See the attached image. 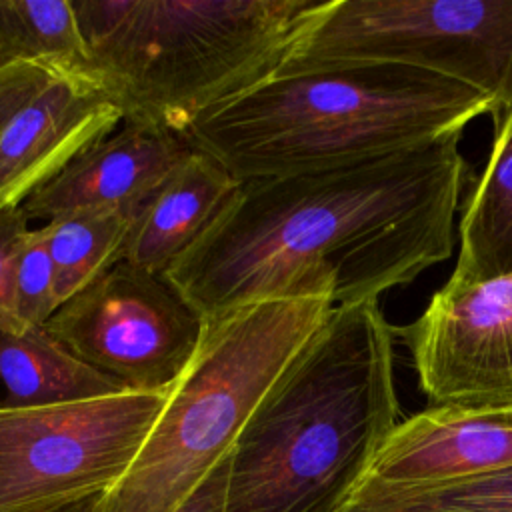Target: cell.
I'll use <instances>...</instances> for the list:
<instances>
[{
	"instance_id": "6da1fadb",
	"label": "cell",
	"mask_w": 512,
	"mask_h": 512,
	"mask_svg": "<svg viewBox=\"0 0 512 512\" xmlns=\"http://www.w3.org/2000/svg\"><path fill=\"white\" fill-rule=\"evenodd\" d=\"M468 164L460 136L282 178L240 182L164 274L204 322L306 292L378 302L450 258Z\"/></svg>"
},
{
	"instance_id": "7a4b0ae2",
	"label": "cell",
	"mask_w": 512,
	"mask_h": 512,
	"mask_svg": "<svg viewBox=\"0 0 512 512\" xmlns=\"http://www.w3.org/2000/svg\"><path fill=\"white\" fill-rule=\"evenodd\" d=\"M398 422L394 328L334 306L230 450L224 512H344Z\"/></svg>"
},
{
	"instance_id": "3957f363",
	"label": "cell",
	"mask_w": 512,
	"mask_h": 512,
	"mask_svg": "<svg viewBox=\"0 0 512 512\" xmlns=\"http://www.w3.org/2000/svg\"><path fill=\"white\" fill-rule=\"evenodd\" d=\"M492 102L398 64H348L272 76L208 110L190 144L238 182L334 170L462 136Z\"/></svg>"
},
{
	"instance_id": "277c9868",
	"label": "cell",
	"mask_w": 512,
	"mask_h": 512,
	"mask_svg": "<svg viewBox=\"0 0 512 512\" xmlns=\"http://www.w3.org/2000/svg\"><path fill=\"white\" fill-rule=\"evenodd\" d=\"M324 0H72L88 76L124 120L180 134L272 78Z\"/></svg>"
},
{
	"instance_id": "5b68a950",
	"label": "cell",
	"mask_w": 512,
	"mask_h": 512,
	"mask_svg": "<svg viewBox=\"0 0 512 512\" xmlns=\"http://www.w3.org/2000/svg\"><path fill=\"white\" fill-rule=\"evenodd\" d=\"M332 308L330 292H306L208 320L144 446L100 512H176L228 458L260 400Z\"/></svg>"
},
{
	"instance_id": "8992f818",
	"label": "cell",
	"mask_w": 512,
	"mask_h": 512,
	"mask_svg": "<svg viewBox=\"0 0 512 512\" xmlns=\"http://www.w3.org/2000/svg\"><path fill=\"white\" fill-rule=\"evenodd\" d=\"M398 64L512 108V0H324L274 76Z\"/></svg>"
},
{
	"instance_id": "52a82bcc",
	"label": "cell",
	"mask_w": 512,
	"mask_h": 512,
	"mask_svg": "<svg viewBox=\"0 0 512 512\" xmlns=\"http://www.w3.org/2000/svg\"><path fill=\"white\" fill-rule=\"evenodd\" d=\"M164 392L38 406H0V512H54L108 494L166 404Z\"/></svg>"
},
{
	"instance_id": "ba28073f",
	"label": "cell",
	"mask_w": 512,
	"mask_h": 512,
	"mask_svg": "<svg viewBox=\"0 0 512 512\" xmlns=\"http://www.w3.org/2000/svg\"><path fill=\"white\" fill-rule=\"evenodd\" d=\"M204 318L166 278L124 260L60 304L44 328L130 392L170 390L192 360Z\"/></svg>"
},
{
	"instance_id": "9c48e42d",
	"label": "cell",
	"mask_w": 512,
	"mask_h": 512,
	"mask_svg": "<svg viewBox=\"0 0 512 512\" xmlns=\"http://www.w3.org/2000/svg\"><path fill=\"white\" fill-rule=\"evenodd\" d=\"M434 406H512V274L450 276L394 330Z\"/></svg>"
},
{
	"instance_id": "30bf717a",
	"label": "cell",
	"mask_w": 512,
	"mask_h": 512,
	"mask_svg": "<svg viewBox=\"0 0 512 512\" xmlns=\"http://www.w3.org/2000/svg\"><path fill=\"white\" fill-rule=\"evenodd\" d=\"M194 152L186 134L122 120L74 158L20 208L28 220H52L72 210H118L136 218L158 188Z\"/></svg>"
},
{
	"instance_id": "8fae6325",
	"label": "cell",
	"mask_w": 512,
	"mask_h": 512,
	"mask_svg": "<svg viewBox=\"0 0 512 512\" xmlns=\"http://www.w3.org/2000/svg\"><path fill=\"white\" fill-rule=\"evenodd\" d=\"M122 120L88 76L56 74L0 132V210L20 206Z\"/></svg>"
},
{
	"instance_id": "7c38bea8",
	"label": "cell",
	"mask_w": 512,
	"mask_h": 512,
	"mask_svg": "<svg viewBox=\"0 0 512 512\" xmlns=\"http://www.w3.org/2000/svg\"><path fill=\"white\" fill-rule=\"evenodd\" d=\"M512 466V406H434L400 420L366 484L426 488Z\"/></svg>"
},
{
	"instance_id": "4fadbf2b",
	"label": "cell",
	"mask_w": 512,
	"mask_h": 512,
	"mask_svg": "<svg viewBox=\"0 0 512 512\" xmlns=\"http://www.w3.org/2000/svg\"><path fill=\"white\" fill-rule=\"evenodd\" d=\"M240 182L194 148L134 218L122 260L164 276L210 228Z\"/></svg>"
},
{
	"instance_id": "5bb4252c",
	"label": "cell",
	"mask_w": 512,
	"mask_h": 512,
	"mask_svg": "<svg viewBox=\"0 0 512 512\" xmlns=\"http://www.w3.org/2000/svg\"><path fill=\"white\" fill-rule=\"evenodd\" d=\"M0 388L6 394L2 406L10 408L54 406L130 392L118 380L76 358L44 326L18 334L0 332Z\"/></svg>"
},
{
	"instance_id": "9a60e30c",
	"label": "cell",
	"mask_w": 512,
	"mask_h": 512,
	"mask_svg": "<svg viewBox=\"0 0 512 512\" xmlns=\"http://www.w3.org/2000/svg\"><path fill=\"white\" fill-rule=\"evenodd\" d=\"M492 120L488 162L458 224L460 252L452 276L512 274V108Z\"/></svg>"
},
{
	"instance_id": "2e32d148",
	"label": "cell",
	"mask_w": 512,
	"mask_h": 512,
	"mask_svg": "<svg viewBox=\"0 0 512 512\" xmlns=\"http://www.w3.org/2000/svg\"><path fill=\"white\" fill-rule=\"evenodd\" d=\"M0 56L8 66L36 64L52 74H82L88 52L72 2L0 0Z\"/></svg>"
},
{
	"instance_id": "e0dca14e",
	"label": "cell",
	"mask_w": 512,
	"mask_h": 512,
	"mask_svg": "<svg viewBox=\"0 0 512 512\" xmlns=\"http://www.w3.org/2000/svg\"><path fill=\"white\" fill-rule=\"evenodd\" d=\"M134 218L118 210H72L42 224L60 304L122 260Z\"/></svg>"
},
{
	"instance_id": "ac0fdd59",
	"label": "cell",
	"mask_w": 512,
	"mask_h": 512,
	"mask_svg": "<svg viewBox=\"0 0 512 512\" xmlns=\"http://www.w3.org/2000/svg\"><path fill=\"white\" fill-rule=\"evenodd\" d=\"M344 512H512V466L426 488L364 482Z\"/></svg>"
},
{
	"instance_id": "d6986e66",
	"label": "cell",
	"mask_w": 512,
	"mask_h": 512,
	"mask_svg": "<svg viewBox=\"0 0 512 512\" xmlns=\"http://www.w3.org/2000/svg\"><path fill=\"white\" fill-rule=\"evenodd\" d=\"M16 312L24 328L44 326L60 308L56 272L44 228H30L16 260Z\"/></svg>"
},
{
	"instance_id": "ffe728a7",
	"label": "cell",
	"mask_w": 512,
	"mask_h": 512,
	"mask_svg": "<svg viewBox=\"0 0 512 512\" xmlns=\"http://www.w3.org/2000/svg\"><path fill=\"white\" fill-rule=\"evenodd\" d=\"M28 222L30 220L20 206L0 210V332L4 334L26 330L16 312L14 282L18 252L30 232Z\"/></svg>"
},
{
	"instance_id": "44dd1931",
	"label": "cell",
	"mask_w": 512,
	"mask_h": 512,
	"mask_svg": "<svg viewBox=\"0 0 512 512\" xmlns=\"http://www.w3.org/2000/svg\"><path fill=\"white\" fill-rule=\"evenodd\" d=\"M54 76L36 64H12L0 70V132Z\"/></svg>"
},
{
	"instance_id": "7402d4cb",
	"label": "cell",
	"mask_w": 512,
	"mask_h": 512,
	"mask_svg": "<svg viewBox=\"0 0 512 512\" xmlns=\"http://www.w3.org/2000/svg\"><path fill=\"white\" fill-rule=\"evenodd\" d=\"M228 458L194 490V494L176 512H224Z\"/></svg>"
},
{
	"instance_id": "603a6c76",
	"label": "cell",
	"mask_w": 512,
	"mask_h": 512,
	"mask_svg": "<svg viewBox=\"0 0 512 512\" xmlns=\"http://www.w3.org/2000/svg\"><path fill=\"white\" fill-rule=\"evenodd\" d=\"M106 494H94V496H88L84 500H78V502H72V504H66L54 512H100L102 510V500H104Z\"/></svg>"
},
{
	"instance_id": "cb8c5ba5",
	"label": "cell",
	"mask_w": 512,
	"mask_h": 512,
	"mask_svg": "<svg viewBox=\"0 0 512 512\" xmlns=\"http://www.w3.org/2000/svg\"><path fill=\"white\" fill-rule=\"evenodd\" d=\"M6 66H8V64H6V62H4V58L0 56V70H2V68H6Z\"/></svg>"
}]
</instances>
